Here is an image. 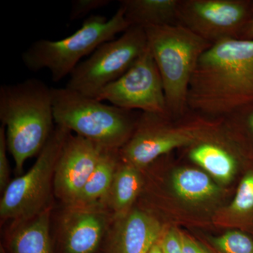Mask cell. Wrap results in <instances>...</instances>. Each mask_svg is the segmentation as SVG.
<instances>
[{
    "mask_svg": "<svg viewBox=\"0 0 253 253\" xmlns=\"http://www.w3.org/2000/svg\"><path fill=\"white\" fill-rule=\"evenodd\" d=\"M130 26L121 6L110 19L91 15L71 36L59 41L35 42L23 53L22 61L31 71L49 70L52 81L58 83L70 76L82 59Z\"/></svg>",
    "mask_w": 253,
    "mask_h": 253,
    "instance_id": "cell-5",
    "label": "cell"
},
{
    "mask_svg": "<svg viewBox=\"0 0 253 253\" xmlns=\"http://www.w3.org/2000/svg\"><path fill=\"white\" fill-rule=\"evenodd\" d=\"M139 168L128 163H119L104 206L113 217L123 215L131 210V206L140 192L143 185Z\"/></svg>",
    "mask_w": 253,
    "mask_h": 253,
    "instance_id": "cell-17",
    "label": "cell"
},
{
    "mask_svg": "<svg viewBox=\"0 0 253 253\" xmlns=\"http://www.w3.org/2000/svg\"><path fill=\"white\" fill-rule=\"evenodd\" d=\"M50 207L33 217L15 221L10 236L13 253H51Z\"/></svg>",
    "mask_w": 253,
    "mask_h": 253,
    "instance_id": "cell-15",
    "label": "cell"
},
{
    "mask_svg": "<svg viewBox=\"0 0 253 253\" xmlns=\"http://www.w3.org/2000/svg\"><path fill=\"white\" fill-rule=\"evenodd\" d=\"M231 114L235 115L236 117L243 121L244 126H246L253 134V104L245 106Z\"/></svg>",
    "mask_w": 253,
    "mask_h": 253,
    "instance_id": "cell-26",
    "label": "cell"
},
{
    "mask_svg": "<svg viewBox=\"0 0 253 253\" xmlns=\"http://www.w3.org/2000/svg\"><path fill=\"white\" fill-rule=\"evenodd\" d=\"M180 238L184 253H212L202 244L186 234L180 233Z\"/></svg>",
    "mask_w": 253,
    "mask_h": 253,
    "instance_id": "cell-25",
    "label": "cell"
},
{
    "mask_svg": "<svg viewBox=\"0 0 253 253\" xmlns=\"http://www.w3.org/2000/svg\"><path fill=\"white\" fill-rule=\"evenodd\" d=\"M211 241L217 253H253V240L241 231H228Z\"/></svg>",
    "mask_w": 253,
    "mask_h": 253,
    "instance_id": "cell-20",
    "label": "cell"
},
{
    "mask_svg": "<svg viewBox=\"0 0 253 253\" xmlns=\"http://www.w3.org/2000/svg\"><path fill=\"white\" fill-rule=\"evenodd\" d=\"M56 126L75 131L105 149L120 150L135 129L134 111L88 97L68 88H52Z\"/></svg>",
    "mask_w": 253,
    "mask_h": 253,
    "instance_id": "cell-4",
    "label": "cell"
},
{
    "mask_svg": "<svg viewBox=\"0 0 253 253\" xmlns=\"http://www.w3.org/2000/svg\"><path fill=\"white\" fill-rule=\"evenodd\" d=\"M149 253H163L162 247L161 245V240L154 245V247L151 249Z\"/></svg>",
    "mask_w": 253,
    "mask_h": 253,
    "instance_id": "cell-28",
    "label": "cell"
},
{
    "mask_svg": "<svg viewBox=\"0 0 253 253\" xmlns=\"http://www.w3.org/2000/svg\"><path fill=\"white\" fill-rule=\"evenodd\" d=\"M61 221L65 253H94L111 227L104 206H66Z\"/></svg>",
    "mask_w": 253,
    "mask_h": 253,
    "instance_id": "cell-12",
    "label": "cell"
},
{
    "mask_svg": "<svg viewBox=\"0 0 253 253\" xmlns=\"http://www.w3.org/2000/svg\"><path fill=\"white\" fill-rule=\"evenodd\" d=\"M70 134L66 128L56 126L31 169L11 181L0 201L2 220H24L51 207L55 168Z\"/></svg>",
    "mask_w": 253,
    "mask_h": 253,
    "instance_id": "cell-7",
    "label": "cell"
},
{
    "mask_svg": "<svg viewBox=\"0 0 253 253\" xmlns=\"http://www.w3.org/2000/svg\"><path fill=\"white\" fill-rule=\"evenodd\" d=\"M253 104V40H224L201 55L188 92V109L225 117Z\"/></svg>",
    "mask_w": 253,
    "mask_h": 253,
    "instance_id": "cell-1",
    "label": "cell"
},
{
    "mask_svg": "<svg viewBox=\"0 0 253 253\" xmlns=\"http://www.w3.org/2000/svg\"><path fill=\"white\" fill-rule=\"evenodd\" d=\"M230 209L236 214H244L253 211V172L250 171L240 182Z\"/></svg>",
    "mask_w": 253,
    "mask_h": 253,
    "instance_id": "cell-21",
    "label": "cell"
},
{
    "mask_svg": "<svg viewBox=\"0 0 253 253\" xmlns=\"http://www.w3.org/2000/svg\"><path fill=\"white\" fill-rule=\"evenodd\" d=\"M219 126L204 139L189 146L188 156L191 161L221 182L232 179L237 168L235 154L226 146Z\"/></svg>",
    "mask_w": 253,
    "mask_h": 253,
    "instance_id": "cell-14",
    "label": "cell"
},
{
    "mask_svg": "<svg viewBox=\"0 0 253 253\" xmlns=\"http://www.w3.org/2000/svg\"><path fill=\"white\" fill-rule=\"evenodd\" d=\"M110 227L109 253H149L162 238L161 222L149 213L129 210Z\"/></svg>",
    "mask_w": 253,
    "mask_h": 253,
    "instance_id": "cell-13",
    "label": "cell"
},
{
    "mask_svg": "<svg viewBox=\"0 0 253 253\" xmlns=\"http://www.w3.org/2000/svg\"><path fill=\"white\" fill-rule=\"evenodd\" d=\"M161 245L163 253H184L180 233L174 229H170L162 236Z\"/></svg>",
    "mask_w": 253,
    "mask_h": 253,
    "instance_id": "cell-24",
    "label": "cell"
},
{
    "mask_svg": "<svg viewBox=\"0 0 253 253\" xmlns=\"http://www.w3.org/2000/svg\"><path fill=\"white\" fill-rule=\"evenodd\" d=\"M180 0H122L120 6L131 26L144 28L179 24Z\"/></svg>",
    "mask_w": 253,
    "mask_h": 253,
    "instance_id": "cell-16",
    "label": "cell"
},
{
    "mask_svg": "<svg viewBox=\"0 0 253 253\" xmlns=\"http://www.w3.org/2000/svg\"><path fill=\"white\" fill-rule=\"evenodd\" d=\"M8 146L6 131L4 126L0 127V190L4 192L9 186L10 181V166L7 157Z\"/></svg>",
    "mask_w": 253,
    "mask_h": 253,
    "instance_id": "cell-23",
    "label": "cell"
},
{
    "mask_svg": "<svg viewBox=\"0 0 253 253\" xmlns=\"http://www.w3.org/2000/svg\"><path fill=\"white\" fill-rule=\"evenodd\" d=\"M144 29L148 47L162 79L168 115L179 119L190 111L188 92L195 68L212 44L180 23Z\"/></svg>",
    "mask_w": 253,
    "mask_h": 253,
    "instance_id": "cell-3",
    "label": "cell"
},
{
    "mask_svg": "<svg viewBox=\"0 0 253 253\" xmlns=\"http://www.w3.org/2000/svg\"><path fill=\"white\" fill-rule=\"evenodd\" d=\"M111 0H73L70 11V20L74 21L85 16L94 10L104 7Z\"/></svg>",
    "mask_w": 253,
    "mask_h": 253,
    "instance_id": "cell-22",
    "label": "cell"
},
{
    "mask_svg": "<svg viewBox=\"0 0 253 253\" xmlns=\"http://www.w3.org/2000/svg\"><path fill=\"white\" fill-rule=\"evenodd\" d=\"M243 39L253 40V2L252 6V15H251V20H250L246 31H245L244 36H243Z\"/></svg>",
    "mask_w": 253,
    "mask_h": 253,
    "instance_id": "cell-27",
    "label": "cell"
},
{
    "mask_svg": "<svg viewBox=\"0 0 253 253\" xmlns=\"http://www.w3.org/2000/svg\"><path fill=\"white\" fill-rule=\"evenodd\" d=\"M96 99L128 111L169 116L162 79L149 47L124 75L104 88Z\"/></svg>",
    "mask_w": 253,
    "mask_h": 253,
    "instance_id": "cell-10",
    "label": "cell"
},
{
    "mask_svg": "<svg viewBox=\"0 0 253 253\" xmlns=\"http://www.w3.org/2000/svg\"><path fill=\"white\" fill-rule=\"evenodd\" d=\"M0 120L20 174L25 162L40 154L54 130L52 88L35 78L1 86Z\"/></svg>",
    "mask_w": 253,
    "mask_h": 253,
    "instance_id": "cell-2",
    "label": "cell"
},
{
    "mask_svg": "<svg viewBox=\"0 0 253 253\" xmlns=\"http://www.w3.org/2000/svg\"><path fill=\"white\" fill-rule=\"evenodd\" d=\"M252 6L244 0H180L179 22L212 44L243 39Z\"/></svg>",
    "mask_w": 253,
    "mask_h": 253,
    "instance_id": "cell-9",
    "label": "cell"
},
{
    "mask_svg": "<svg viewBox=\"0 0 253 253\" xmlns=\"http://www.w3.org/2000/svg\"><path fill=\"white\" fill-rule=\"evenodd\" d=\"M104 150L83 136L70 134L66 138L54 177V194L66 206L77 201Z\"/></svg>",
    "mask_w": 253,
    "mask_h": 253,
    "instance_id": "cell-11",
    "label": "cell"
},
{
    "mask_svg": "<svg viewBox=\"0 0 253 253\" xmlns=\"http://www.w3.org/2000/svg\"><path fill=\"white\" fill-rule=\"evenodd\" d=\"M189 111L182 122L173 124L168 115L141 112L131 137L119 150L123 162L143 168L174 149L189 147L204 139L219 125Z\"/></svg>",
    "mask_w": 253,
    "mask_h": 253,
    "instance_id": "cell-6",
    "label": "cell"
},
{
    "mask_svg": "<svg viewBox=\"0 0 253 253\" xmlns=\"http://www.w3.org/2000/svg\"><path fill=\"white\" fill-rule=\"evenodd\" d=\"M172 184L176 195L189 202H201L211 199L219 191L208 174L194 168L176 169L172 175Z\"/></svg>",
    "mask_w": 253,
    "mask_h": 253,
    "instance_id": "cell-19",
    "label": "cell"
},
{
    "mask_svg": "<svg viewBox=\"0 0 253 253\" xmlns=\"http://www.w3.org/2000/svg\"><path fill=\"white\" fill-rule=\"evenodd\" d=\"M148 48L144 28L130 26L122 36L99 46L70 75L66 87L96 99L128 71Z\"/></svg>",
    "mask_w": 253,
    "mask_h": 253,
    "instance_id": "cell-8",
    "label": "cell"
},
{
    "mask_svg": "<svg viewBox=\"0 0 253 253\" xmlns=\"http://www.w3.org/2000/svg\"><path fill=\"white\" fill-rule=\"evenodd\" d=\"M120 161L119 150L105 149L94 172L73 205L104 206Z\"/></svg>",
    "mask_w": 253,
    "mask_h": 253,
    "instance_id": "cell-18",
    "label": "cell"
},
{
    "mask_svg": "<svg viewBox=\"0 0 253 253\" xmlns=\"http://www.w3.org/2000/svg\"><path fill=\"white\" fill-rule=\"evenodd\" d=\"M0 253H6L5 252L4 249H3L2 246L1 247V251H0Z\"/></svg>",
    "mask_w": 253,
    "mask_h": 253,
    "instance_id": "cell-29",
    "label": "cell"
}]
</instances>
